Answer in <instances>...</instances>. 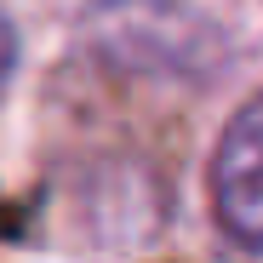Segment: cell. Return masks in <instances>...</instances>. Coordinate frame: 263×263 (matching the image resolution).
<instances>
[{"instance_id":"1","label":"cell","mask_w":263,"mask_h":263,"mask_svg":"<svg viewBox=\"0 0 263 263\" xmlns=\"http://www.w3.org/2000/svg\"><path fill=\"white\" fill-rule=\"evenodd\" d=\"M86 40L143 74H206L223 58V34L178 0H98L86 12Z\"/></svg>"},{"instance_id":"2","label":"cell","mask_w":263,"mask_h":263,"mask_svg":"<svg viewBox=\"0 0 263 263\" xmlns=\"http://www.w3.org/2000/svg\"><path fill=\"white\" fill-rule=\"evenodd\" d=\"M206 200L223 240L263 257V92H252L217 132L206 160Z\"/></svg>"},{"instance_id":"3","label":"cell","mask_w":263,"mask_h":263,"mask_svg":"<svg viewBox=\"0 0 263 263\" xmlns=\"http://www.w3.org/2000/svg\"><path fill=\"white\" fill-rule=\"evenodd\" d=\"M17 58H23V40H17V23L0 12V92L12 86V74H17Z\"/></svg>"}]
</instances>
